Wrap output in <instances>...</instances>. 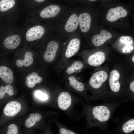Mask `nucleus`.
<instances>
[{"mask_svg": "<svg viewBox=\"0 0 134 134\" xmlns=\"http://www.w3.org/2000/svg\"><path fill=\"white\" fill-rule=\"evenodd\" d=\"M67 5L63 13L52 23L55 32L65 39L77 32L79 24L78 9L73 4Z\"/></svg>", "mask_w": 134, "mask_h": 134, "instance_id": "f257e3e1", "label": "nucleus"}, {"mask_svg": "<svg viewBox=\"0 0 134 134\" xmlns=\"http://www.w3.org/2000/svg\"><path fill=\"white\" fill-rule=\"evenodd\" d=\"M47 39L48 43L43 57L45 61L50 62L54 60L60 45L63 43L65 39L55 32L51 34Z\"/></svg>", "mask_w": 134, "mask_h": 134, "instance_id": "f03ea898", "label": "nucleus"}, {"mask_svg": "<svg viewBox=\"0 0 134 134\" xmlns=\"http://www.w3.org/2000/svg\"><path fill=\"white\" fill-rule=\"evenodd\" d=\"M67 6L53 1L40 11L39 15L40 18L48 20L49 23L52 24L62 14Z\"/></svg>", "mask_w": 134, "mask_h": 134, "instance_id": "7ed1b4c3", "label": "nucleus"}, {"mask_svg": "<svg viewBox=\"0 0 134 134\" xmlns=\"http://www.w3.org/2000/svg\"><path fill=\"white\" fill-rule=\"evenodd\" d=\"M80 44L81 41L77 32L65 39L63 44L65 45V57L70 58L74 55L79 50Z\"/></svg>", "mask_w": 134, "mask_h": 134, "instance_id": "20e7f679", "label": "nucleus"}, {"mask_svg": "<svg viewBox=\"0 0 134 134\" xmlns=\"http://www.w3.org/2000/svg\"><path fill=\"white\" fill-rule=\"evenodd\" d=\"M94 119L100 123H104L109 119L111 113L108 107L104 105H98L94 107L92 111Z\"/></svg>", "mask_w": 134, "mask_h": 134, "instance_id": "39448f33", "label": "nucleus"}, {"mask_svg": "<svg viewBox=\"0 0 134 134\" xmlns=\"http://www.w3.org/2000/svg\"><path fill=\"white\" fill-rule=\"evenodd\" d=\"M46 31L55 32L52 31H46L45 27L41 25H36L27 31L26 35V39L30 42L39 39L45 35Z\"/></svg>", "mask_w": 134, "mask_h": 134, "instance_id": "423d86ee", "label": "nucleus"}, {"mask_svg": "<svg viewBox=\"0 0 134 134\" xmlns=\"http://www.w3.org/2000/svg\"><path fill=\"white\" fill-rule=\"evenodd\" d=\"M108 75L105 71L100 70L94 73L90 78L89 83L93 88L98 89L107 79Z\"/></svg>", "mask_w": 134, "mask_h": 134, "instance_id": "0eeeda50", "label": "nucleus"}, {"mask_svg": "<svg viewBox=\"0 0 134 134\" xmlns=\"http://www.w3.org/2000/svg\"><path fill=\"white\" fill-rule=\"evenodd\" d=\"M78 28L83 33H86L89 30L91 25V17L90 14L86 11L79 13Z\"/></svg>", "mask_w": 134, "mask_h": 134, "instance_id": "6e6552de", "label": "nucleus"}, {"mask_svg": "<svg viewBox=\"0 0 134 134\" xmlns=\"http://www.w3.org/2000/svg\"><path fill=\"white\" fill-rule=\"evenodd\" d=\"M127 14L126 9L122 6H119L110 9L107 12L106 18L108 21L113 22L120 18L126 17Z\"/></svg>", "mask_w": 134, "mask_h": 134, "instance_id": "1a4fd4ad", "label": "nucleus"}, {"mask_svg": "<svg viewBox=\"0 0 134 134\" xmlns=\"http://www.w3.org/2000/svg\"><path fill=\"white\" fill-rule=\"evenodd\" d=\"M112 36L110 32L105 29H103L100 31V34L93 36L92 38V42L95 46H99L111 38Z\"/></svg>", "mask_w": 134, "mask_h": 134, "instance_id": "9d476101", "label": "nucleus"}, {"mask_svg": "<svg viewBox=\"0 0 134 134\" xmlns=\"http://www.w3.org/2000/svg\"><path fill=\"white\" fill-rule=\"evenodd\" d=\"M120 77L119 72L116 70H113L110 73L109 83L110 88L114 93L119 92L120 89V84L119 81Z\"/></svg>", "mask_w": 134, "mask_h": 134, "instance_id": "9b49d317", "label": "nucleus"}, {"mask_svg": "<svg viewBox=\"0 0 134 134\" xmlns=\"http://www.w3.org/2000/svg\"><path fill=\"white\" fill-rule=\"evenodd\" d=\"M105 58V55L103 52L98 51L90 55L88 58V62L90 65L97 66L103 63Z\"/></svg>", "mask_w": 134, "mask_h": 134, "instance_id": "f8f14e48", "label": "nucleus"}, {"mask_svg": "<svg viewBox=\"0 0 134 134\" xmlns=\"http://www.w3.org/2000/svg\"><path fill=\"white\" fill-rule=\"evenodd\" d=\"M58 102L59 107L61 109L65 110L70 106L71 98L70 94L67 92H63L59 95Z\"/></svg>", "mask_w": 134, "mask_h": 134, "instance_id": "ddd939ff", "label": "nucleus"}, {"mask_svg": "<svg viewBox=\"0 0 134 134\" xmlns=\"http://www.w3.org/2000/svg\"><path fill=\"white\" fill-rule=\"evenodd\" d=\"M21 108L20 103L16 101H12L8 103L5 107L3 112L8 116H14L19 112Z\"/></svg>", "mask_w": 134, "mask_h": 134, "instance_id": "4468645a", "label": "nucleus"}, {"mask_svg": "<svg viewBox=\"0 0 134 134\" xmlns=\"http://www.w3.org/2000/svg\"><path fill=\"white\" fill-rule=\"evenodd\" d=\"M0 77L5 82L9 84L12 83L14 81L12 71L4 65L0 66Z\"/></svg>", "mask_w": 134, "mask_h": 134, "instance_id": "2eb2a0df", "label": "nucleus"}, {"mask_svg": "<svg viewBox=\"0 0 134 134\" xmlns=\"http://www.w3.org/2000/svg\"><path fill=\"white\" fill-rule=\"evenodd\" d=\"M20 41L19 36L17 35H14L5 38L3 44L6 48L12 49L16 48L19 44Z\"/></svg>", "mask_w": 134, "mask_h": 134, "instance_id": "dca6fc26", "label": "nucleus"}, {"mask_svg": "<svg viewBox=\"0 0 134 134\" xmlns=\"http://www.w3.org/2000/svg\"><path fill=\"white\" fill-rule=\"evenodd\" d=\"M25 83L26 86L30 88H32L36 84L41 82L42 78L35 72L29 74L26 77Z\"/></svg>", "mask_w": 134, "mask_h": 134, "instance_id": "f3484780", "label": "nucleus"}, {"mask_svg": "<svg viewBox=\"0 0 134 134\" xmlns=\"http://www.w3.org/2000/svg\"><path fill=\"white\" fill-rule=\"evenodd\" d=\"M33 54L32 52L29 51L26 52L25 54L24 60L19 59L16 61V65L19 67H22L23 65L26 67L29 66L33 61Z\"/></svg>", "mask_w": 134, "mask_h": 134, "instance_id": "a211bd4d", "label": "nucleus"}, {"mask_svg": "<svg viewBox=\"0 0 134 134\" xmlns=\"http://www.w3.org/2000/svg\"><path fill=\"white\" fill-rule=\"evenodd\" d=\"M41 118V115L39 113H31L26 119L25 123V126L27 128H31L34 126L36 123L39 121Z\"/></svg>", "mask_w": 134, "mask_h": 134, "instance_id": "6ab92c4d", "label": "nucleus"}, {"mask_svg": "<svg viewBox=\"0 0 134 134\" xmlns=\"http://www.w3.org/2000/svg\"><path fill=\"white\" fill-rule=\"evenodd\" d=\"M15 4L14 0H0V11H6L12 7Z\"/></svg>", "mask_w": 134, "mask_h": 134, "instance_id": "aec40b11", "label": "nucleus"}, {"mask_svg": "<svg viewBox=\"0 0 134 134\" xmlns=\"http://www.w3.org/2000/svg\"><path fill=\"white\" fill-rule=\"evenodd\" d=\"M69 79L70 84L76 90L80 91H82L84 90V86L83 84L78 81L74 76H70Z\"/></svg>", "mask_w": 134, "mask_h": 134, "instance_id": "412c9836", "label": "nucleus"}, {"mask_svg": "<svg viewBox=\"0 0 134 134\" xmlns=\"http://www.w3.org/2000/svg\"><path fill=\"white\" fill-rule=\"evenodd\" d=\"M83 67V64L82 62L79 61H76L67 69L66 72L68 74H71L81 70Z\"/></svg>", "mask_w": 134, "mask_h": 134, "instance_id": "4be33fe9", "label": "nucleus"}, {"mask_svg": "<svg viewBox=\"0 0 134 134\" xmlns=\"http://www.w3.org/2000/svg\"><path fill=\"white\" fill-rule=\"evenodd\" d=\"M13 89L10 85L8 84L5 87L3 86H0V99L2 98L6 93L10 96H12L14 94Z\"/></svg>", "mask_w": 134, "mask_h": 134, "instance_id": "5701e85b", "label": "nucleus"}, {"mask_svg": "<svg viewBox=\"0 0 134 134\" xmlns=\"http://www.w3.org/2000/svg\"><path fill=\"white\" fill-rule=\"evenodd\" d=\"M122 129L123 131L126 133H129L134 130V119H129L123 125Z\"/></svg>", "mask_w": 134, "mask_h": 134, "instance_id": "b1692460", "label": "nucleus"}, {"mask_svg": "<svg viewBox=\"0 0 134 134\" xmlns=\"http://www.w3.org/2000/svg\"><path fill=\"white\" fill-rule=\"evenodd\" d=\"M19 129L15 124H12L8 127L6 134H18Z\"/></svg>", "mask_w": 134, "mask_h": 134, "instance_id": "393cba45", "label": "nucleus"}, {"mask_svg": "<svg viewBox=\"0 0 134 134\" xmlns=\"http://www.w3.org/2000/svg\"><path fill=\"white\" fill-rule=\"evenodd\" d=\"M35 95L37 98L42 100H45L48 98L47 95L40 90L36 91Z\"/></svg>", "mask_w": 134, "mask_h": 134, "instance_id": "a878e982", "label": "nucleus"}, {"mask_svg": "<svg viewBox=\"0 0 134 134\" xmlns=\"http://www.w3.org/2000/svg\"><path fill=\"white\" fill-rule=\"evenodd\" d=\"M60 134H76L75 132L64 128H62L59 130Z\"/></svg>", "mask_w": 134, "mask_h": 134, "instance_id": "bb28decb", "label": "nucleus"}, {"mask_svg": "<svg viewBox=\"0 0 134 134\" xmlns=\"http://www.w3.org/2000/svg\"><path fill=\"white\" fill-rule=\"evenodd\" d=\"M129 88L130 90L133 92H134V81H132L129 85Z\"/></svg>", "mask_w": 134, "mask_h": 134, "instance_id": "cd10ccee", "label": "nucleus"}, {"mask_svg": "<svg viewBox=\"0 0 134 134\" xmlns=\"http://www.w3.org/2000/svg\"><path fill=\"white\" fill-rule=\"evenodd\" d=\"M34 1L38 3H42L45 1L44 0H35Z\"/></svg>", "mask_w": 134, "mask_h": 134, "instance_id": "c85d7f7f", "label": "nucleus"}, {"mask_svg": "<svg viewBox=\"0 0 134 134\" xmlns=\"http://www.w3.org/2000/svg\"><path fill=\"white\" fill-rule=\"evenodd\" d=\"M132 60L133 63H134V55H133L132 58Z\"/></svg>", "mask_w": 134, "mask_h": 134, "instance_id": "c756f323", "label": "nucleus"}, {"mask_svg": "<svg viewBox=\"0 0 134 134\" xmlns=\"http://www.w3.org/2000/svg\"><path fill=\"white\" fill-rule=\"evenodd\" d=\"M96 0H89V1H96Z\"/></svg>", "mask_w": 134, "mask_h": 134, "instance_id": "7c9ffc66", "label": "nucleus"}]
</instances>
